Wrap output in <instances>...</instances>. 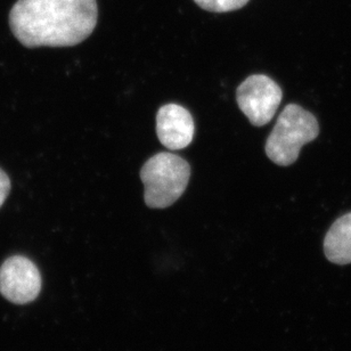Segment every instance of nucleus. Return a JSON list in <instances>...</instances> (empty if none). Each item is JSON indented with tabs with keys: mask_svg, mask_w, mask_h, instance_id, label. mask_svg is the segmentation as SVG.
<instances>
[{
	"mask_svg": "<svg viewBox=\"0 0 351 351\" xmlns=\"http://www.w3.org/2000/svg\"><path fill=\"white\" fill-rule=\"evenodd\" d=\"M97 17L96 0H17L10 25L25 47H70L93 34Z\"/></svg>",
	"mask_w": 351,
	"mask_h": 351,
	"instance_id": "f257e3e1",
	"label": "nucleus"
},
{
	"mask_svg": "<svg viewBox=\"0 0 351 351\" xmlns=\"http://www.w3.org/2000/svg\"><path fill=\"white\" fill-rule=\"evenodd\" d=\"M191 177L186 160L173 153H158L146 161L141 170L146 206L165 209L173 206L185 192Z\"/></svg>",
	"mask_w": 351,
	"mask_h": 351,
	"instance_id": "f03ea898",
	"label": "nucleus"
},
{
	"mask_svg": "<svg viewBox=\"0 0 351 351\" xmlns=\"http://www.w3.org/2000/svg\"><path fill=\"white\" fill-rule=\"evenodd\" d=\"M318 134L319 125L314 115L300 105L289 104L267 138V156L278 166H291L297 161L301 147L315 141Z\"/></svg>",
	"mask_w": 351,
	"mask_h": 351,
	"instance_id": "7ed1b4c3",
	"label": "nucleus"
},
{
	"mask_svg": "<svg viewBox=\"0 0 351 351\" xmlns=\"http://www.w3.org/2000/svg\"><path fill=\"white\" fill-rule=\"evenodd\" d=\"M282 97L280 86L263 75H250L237 90L239 108L256 127H263L271 121Z\"/></svg>",
	"mask_w": 351,
	"mask_h": 351,
	"instance_id": "20e7f679",
	"label": "nucleus"
},
{
	"mask_svg": "<svg viewBox=\"0 0 351 351\" xmlns=\"http://www.w3.org/2000/svg\"><path fill=\"white\" fill-rule=\"evenodd\" d=\"M40 290V271L27 257L13 256L0 267V293L10 302H32L37 299Z\"/></svg>",
	"mask_w": 351,
	"mask_h": 351,
	"instance_id": "39448f33",
	"label": "nucleus"
},
{
	"mask_svg": "<svg viewBox=\"0 0 351 351\" xmlns=\"http://www.w3.org/2000/svg\"><path fill=\"white\" fill-rule=\"evenodd\" d=\"M195 125L191 113L178 104H167L156 114V135L171 151L182 149L192 143Z\"/></svg>",
	"mask_w": 351,
	"mask_h": 351,
	"instance_id": "423d86ee",
	"label": "nucleus"
},
{
	"mask_svg": "<svg viewBox=\"0 0 351 351\" xmlns=\"http://www.w3.org/2000/svg\"><path fill=\"white\" fill-rule=\"evenodd\" d=\"M324 254L335 265L351 263V213L335 220L324 240Z\"/></svg>",
	"mask_w": 351,
	"mask_h": 351,
	"instance_id": "0eeeda50",
	"label": "nucleus"
},
{
	"mask_svg": "<svg viewBox=\"0 0 351 351\" xmlns=\"http://www.w3.org/2000/svg\"><path fill=\"white\" fill-rule=\"evenodd\" d=\"M203 10L213 13H227L240 10L245 6L249 0H194Z\"/></svg>",
	"mask_w": 351,
	"mask_h": 351,
	"instance_id": "6e6552de",
	"label": "nucleus"
},
{
	"mask_svg": "<svg viewBox=\"0 0 351 351\" xmlns=\"http://www.w3.org/2000/svg\"><path fill=\"white\" fill-rule=\"evenodd\" d=\"M10 180L5 171L0 169V208L3 206L5 199L10 194Z\"/></svg>",
	"mask_w": 351,
	"mask_h": 351,
	"instance_id": "1a4fd4ad",
	"label": "nucleus"
}]
</instances>
